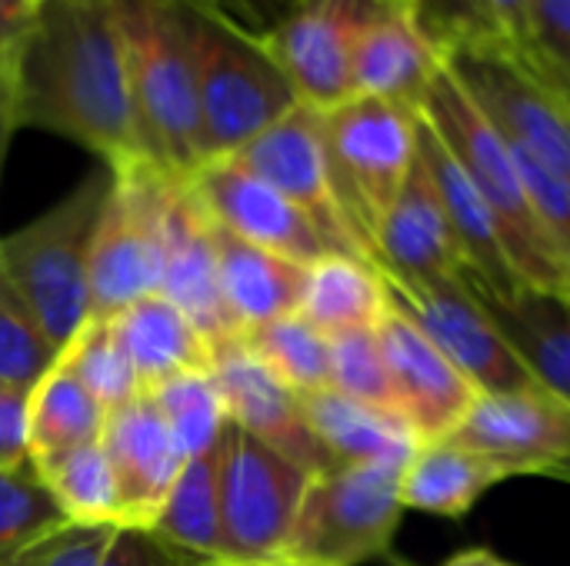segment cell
<instances>
[{
    "label": "cell",
    "instance_id": "cell-1",
    "mask_svg": "<svg viewBox=\"0 0 570 566\" xmlns=\"http://www.w3.org/2000/svg\"><path fill=\"white\" fill-rule=\"evenodd\" d=\"M3 97L17 130L57 133L110 170L147 163L114 0H33Z\"/></svg>",
    "mask_w": 570,
    "mask_h": 566
},
{
    "label": "cell",
    "instance_id": "cell-2",
    "mask_svg": "<svg viewBox=\"0 0 570 566\" xmlns=\"http://www.w3.org/2000/svg\"><path fill=\"white\" fill-rule=\"evenodd\" d=\"M134 117L150 167L187 180L204 167L197 27L190 0H114Z\"/></svg>",
    "mask_w": 570,
    "mask_h": 566
},
{
    "label": "cell",
    "instance_id": "cell-3",
    "mask_svg": "<svg viewBox=\"0 0 570 566\" xmlns=\"http://www.w3.org/2000/svg\"><path fill=\"white\" fill-rule=\"evenodd\" d=\"M417 113L491 203L521 284L534 290H570V264L534 217L511 143L448 70V63L431 80Z\"/></svg>",
    "mask_w": 570,
    "mask_h": 566
},
{
    "label": "cell",
    "instance_id": "cell-4",
    "mask_svg": "<svg viewBox=\"0 0 570 566\" xmlns=\"http://www.w3.org/2000/svg\"><path fill=\"white\" fill-rule=\"evenodd\" d=\"M114 173L97 163L63 200L0 237V267L57 354L90 320V254Z\"/></svg>",
    "mask_w": 570,
    "mask_h": 566
},
{
    "label": "cell",
    "instance_id": "cell-5",
    "mask_svg": "<svg viewBox=\"0 0 570 566\" xmlns=\"http://www.w3.org/2000/svg\"><path fill=\"white\" fill-rule=\"evenodd\" d=\"M441 53L511 147L570 180V97L524 43L471 30L451 37Z\"/></svg>",
    "mask_w": 570,
    "mask_h": 566
},
{
    "label": "cell",
    "instance_id": "cell-6",
    "mask_svg": "<svg viewBox=\"0 0 570 566\" xmlns=\"http://www.w3.org/2000/svg\"><path fill=\"white\" fill-rule=\"evenodd\" d=\"M190 7L197 27L204 163L230 160L267 127L301 107V97L264 37L207 7Z\"/></svg>",
    "mask_w": 570,
    "mask_h": 566
},
{
    "label": "cell",
    "instance_id": "cell-7",
    "mask_svg": "<svg viewBox=\"0 0 570 566\" xmlns=\"http://www.w3.org/2000/svg\"><path fill=\"white\" fill-rule=\"evenodd\" d=\"M321 123L337 200L364 257L374 264L381 220L417 160V110L354 93L321 110Z\"/></svg>",
    "mask_w": 570,
    "mask_h": 566
},
{
    "label": "cell",
    "instance_id": "cell-8",
    "mask_svg": "<svg viewBox=\"0 0 570 566\" xmlns=\"http://www.w3.org/2000/svg\"><path fill=\"white\" fill-rule=\"evenodd\" d=\"M404 467L337 464L317 474L297 510L287 566H357L391 550L404 504Z\"/></svg>",
    "mask_w": 570,
    "mask_h": 566
},
{
    "label": "cell",
    "instance_id": "cell-9",
    "mask_svg": "<svg viewBox=\"0 0 570 566\" xmlns=\"http://www.w3.org/2000/svg\"><path fill=\"white\" fill-rule=\"evenodd\" d=\"M311 480L314 474L261 444L237 424H227L220 460L224 564H284L287 540Z\"/></svg>",
    "mask_w": 570,
    "mask_h": 566
},
{
    "label": "cell",
    "instance_id": "cell-10",
    "mask_svg": "<svg viewBox=\"0 0 570 566\" xmlns=\"http://www.w3.org/2000/svg\"><path fill=\"white\" fill-rule=\"evenodd\" d=\"M110 173L114 183L90 254V320H107L157 294L167 200L177 183L150 163Z\"/></svg>",
    "mask_w": 570,
    "mask_h": 566
},
{
    "label": "cell",
    "instance_id": "cell-11",
    "mask_svg": "<svg viewBox=\"0 0 570 566\" xmlns=\"http://www.w3.org/2000/svg\"><path fill=\"white\" fill-rule=\"evenodd\" d=\"M387 304L404 314L481 394H511L538 387L504 334L458 277H394L381 274Z\"/></svg>",
    "mask_w": 570,
    "mask_h": 566
},
{
    "label": "cell",
    "instance_id": "cell-12",
    "mask_svg": "<svg viewBox=\"0 0 570 566\" xmlns=\"http://www.w3.org/2000/svg\"><path fill=\"white\" fill-rule=\"evenodd\" d=\"M230 160L250 170L254 177H261L264 183H271L277 193H284L324 234L334 254L367 260L334 190L321 110L307 103L294 107L287 117L267 127Z\"/></svg>",
    "mask_w": 570,
    "mask_h": 566
},
{
    "label": "cell",
    "instance_id": "cell-13",
    "mask_svg": "<svg viewBox=\"0 0 570 566\" xmlns=\"http://www.w3.org/2000/svg\"><path fill=\"white\" fill-rule=\"evenodd\" d=\"M381 3L387 0H301L264 37L301 103L331 110L354 97V43Z\"/></svg>",
    "mask_w": 570,
    "mask_h": 566
},
{
    "label": "cell",
    "instance_id": "cell-14",
    "mask_svg": "<svg viewBox=\"0 0 570 566\" xmlns=\"http://www.w3.org/2000/svg\"><path fill=\"white\" fill-rule=\"evenodd\" d=\"M210 377L220 387L230 424L314 477L337 467L307 420L304 394L281 380L240 337L210 350Z\"/></svg>",
    "mask_w": 570,
    "mask_h": 566
},
{
    "label": "cell",
    "instance_id": "cell-15",
    "mask_svg": "<svg viewBox=\"0 0 570 566\" xmlns=\"http://www.w3.org/2000/svg\"><path fill=\"white\" fill-rule=\"evenodd\" d=\"M448 440L491 457L511 477H561L570 467V404L544 387L481 394Z\"/></svg>",
    "mask_w": 570,
    "mask_h": 566
},
{
    "label": "cell",
    "instance_id": "cell-16",
    "mask_svg": "<svg viewBox=\"0 0 570 566\" xmlns=\"http://www.w3.org/2000/svg\"><path fill=\"white\" fill-rule=\"evenodd\" d=\"M184 183L214 224L247 244H257L307 267L334 254L324 234L284 193H277L271 183L234 160H210L197 167Z\"/></svg>",
    "mask_w": 570,
    "mask_h": 566
},
{
    "label": "cell",
    "instance_id": "cell-17",
    "mask_svg": "<svg viewBox=\"0 0 570 566\" xmlns=\"http://www.w3.org/2000/svg\"><path fill=\"white\" fill-rule=\"evenodd\" d=\"M377 340L397 414L417 434L421 447L448 440L481 390L394 307H387L384 320L377 324Z\"/></svg>",
    "mask_w": 570,
    "mask_h": 566
},
{
    "label": "cell",
    "instance_id": "cell-18",
    "mask_svg": "<svg viewBox=\"0 0 570 566\" xmlns=\"http://www.w3.org/2000/svg\"><path fill=\"white\" fill-rule=\"evenodd\" d=\"M157 294L170 300L197 327V334L207 340L210 350L240 337V327L220 287L210 217L204 214V207L197 203V197L184 180L170 187V200H167Z\"/></svg>",
    "mask_w": 570,
    "mask_h": 566
},
{
    "label": "cell",
    "instance_id": "cell-19",
    "mask_svg": "<svg viewBox=\"0 0 570 566\" xmlns=\"http://www.w3.org/2000/svg\"><path fill=\"white\" fill-rule=\"evenodd\" d=\"M444 53L417 13V0H387L354 43L351 87L361 97L394 100L417 110Z\"/></svg>",
    "mask_w": 570,
    "mask_h": 566
},
{
    "label": "cell",
    "instance_id": "cell-20",
    "mask_svg": "<svg viewBox=\"0 0 570 566\" xmlns=\"http://www.w3.org/2000/svg\"><path fill=\"white\" fill-rule=\"evenodd\" d=\"M100 444L124 497V524L150 527L187 460L147 390L107 410Z\"/></svg>",
    "mask_w": 570,
    "mask_h": 566
},
{
    "label": "cell",
    "instance_id": "cell-21",
    "mask_svg": "<svg viewBox=\"0 0 570 566\" xmlns=\"http://www.w3.org/2000/svg\"><path fill=\"white\" fill-rule=\"evenodd\" d=\"M417 157L448 210V220L454 227V237L464 250L468 274L494 297H514L524 284L511 264L504 230L484 200V193L471 183V177L461 170V163L451 157V150L441 143V137L428 127V120L417 113Z\"/></svg>",
    "mask_w": 570,
    "mask_h": 566
},
{
    "label": "cell",
    "instance_id": "cell-22",
    "mask_svg": "<svg viewBox=\"0 0 570 566\" xmlns=\"http://www.w3.org/2000/svg\"><path fill=\"white\" fill-rule=\"evenodd\" d=\"M374 267L381 274L428 280V277H458L468 260L448 220V210L421 163L414 160L411 177L404 180L397 200L381 220L374 240Z\"/></svg>",
    "mask_w": 570,
    "mask_h": 566
},
{
    "label": "cell",
    "instance_id": "cell-23",
    "mask_svg": "<svg viewBox=\"0 0 570 566\" xmlns=\"http://www.w3.org/2000/svg\"><path fill=\"white\" fill-rule=\"evenodd\" d=\"M458 280L474 294L538 387L570 404V290L521 287L514 297H494L468 270Z\"/></svg>",
    "mask_w": 570,
    "mask_h": 566
},
{
    "label": "cell",
    "instance_id": "cell-24",
    "mask_svg": "<svg viewBox=\"0 0 570 566\" xmlns=\"http://www.w3.org/2000/svg\"><path fill=\"white\" fill-rule=\"evenodd\" d=\"M210 234H214L224 300H227L240 334L301 310L307 264H297V260L264 250L257 244H247L214 220H210Z\"/></svg>",
    "mask_w": 570,
    "mask_h": 566
},
{
    "label": "cell",
    "instance_id": "cell-25",
    "mask_svg": "<svg viewBox=\"0 0 570 566\" xmlns=\"http://www.w3.org/2000/svg\"><path fill=\"white\" fill-rule=\"evenodd\" d=\"M304 410L334 464L407 467L411 457L421 450L417 434L397 410L354 400L334 387L304 394Z\"/></svg>",
    "mask_w": 570,
    "mask_h": 566
},
{
    "label": "cell",
    "instance_id": "cell-26",
    "mask_svg": "<svg viewBox=\"0 0 570 566\" xmlns=\"http://www.w3.org/2000/svg\"><path fill=\"white\" fill-rule=\"evenodd\" d=\"M140 387L150 390L184 370H207L210 347L197 327L160 294H147L107 317Z\"/></svg>",
    "mask_w": 570,
    "mask_h": 566
},
{
    "label": "cell",
    "instance_id": "cell-27",
    "mask_svg": "<svg viewBox=\"0 0 570 566\" xmlns=\"http://www.w3.org/2000/svg\"><path fill=\"white\" fill-rule=\"evenodd\" d=\"M511 480V470L484 454H474L454 440L424 444L401 477L404 510H417L441 520H464L478 500L498 484Z\"/></svg>",
    "mask_w": 570,
    "mask_h": 566
},
{
    "label": "cell",
    "instance_id": "cell-28",
    "mask_svg": "<svg viewBox=\"0 0 570 566\" xmlns=\"http://www.w3.org/2000/svg\"><path fill=\"white\" fill-rule=\"evenodd\" d=\"M387 287L371 260L327 254L307 267L301 317L321 334L337 337L351 330H377L387 314Z\"/></svg>",
    "mask_w": 570,
    "mask_h": 566
},
{
    "label": "cell",
    "instance_id": "cell-29",
    "mask_svg": "<svg viewBox=\"0 0 570 566\" xmlns=\"http://www.w3.org/2000/svg\"><path fill=\"white\" fill-rule=\"evenodd\" d=\"M220 460H224V437L214 450L190 457L180 467L160 514L150 524V530L157 537H164L167 544H174L194 557L214 560V564H224Z\"/></svg>",
    "mask_w": 570,
    "mask_h": 566
},
{
    "label": "cell",
    "instance_id": "cell-30",
    "mask_svg": "<svg viewBox=\"0 0 570 566\" xmlns=\"http://www.w3.org/2000/svg\"><path fill=\"white\" fill-rule=\"evenodd\" d=\"M40 480L77 527H124V497L100 440L33 457Z\"/></svg>",
    "mask_w": 570,
    "mask_h": 566
},
{
    "label": "cell",
    "instance_id": "cell-31",
    "mask_svg": "<svg viewBox=\"0 0 570 566\" xmlns=\"http://www.w3.org/2000/svg\"><path fill=\"white\" fill-rule=\"evenodd\" d=\"M107 410L57 357L50 374L30 390V457L94 444L104 434Z\"/></svg>",
    "mask_w": 570,
    "mask_h": 566
},
{
    "label": "cell",
    "instance_id": "cell-32",
    "mask_svg": "<svg viewBox=\"0 0 570 566\" xmlns=\"http://www.w3.org/2000/svg\"><path fill=\"white\" fill-rule=\"evenodd\" d=\"M147 394L157 404V410L164 414L184 460L200 457L220 444L230 417H227V404L220 397V387L210 377V367L207 370H184V374L150 387Z\"/></svg>",
    "mask_w": 570,
    "mask_h": 566
},
{
    "label": "cell",
    "instance_id": "cell-33",
    "mask_svg": "<svg viewBox=\"0 0 570 566\" xmlns=\"http://www.w3.org/2000/svg\"><path fill=\"white\" fill-rule=\"evenodd\" d=\"M63 527H70V520L40 480L33 457L0 470V566L23 557Z\"/></svg>",
    "mask_w": 570,
    "mask_h": 566
},
{
    "label": "cell",
    "instance_id": "cell-34",
    "mask_svg": "<svg viewBox=\"0 0 570 566\" xmlns=\"http://www.w3.org/2000/svg\"><path fill=\"white\" fill-rule=\"evenodd\" d=\"M240 340L297 394L331 387V337L301 314L250 327L240 334Z\"/></svg>",
    "mask_w": 570,
    "mask_h": 566
},
{
    "label": "cell",
    "instance_id": "cell-35",
    "mask_svg": "<svg viewBox=\"0 0 570 566\" xmlns=\"http://www.w3.org/2000/svg\"><path fill=\"white\" fill-rule=\"evenodd\" d=\"M60 360L94 394V400L104 410H114L134 400L137 394H144L110 320H87L80 334L67 344Z\"/></svg>",
    "mask_w": 570,
    "mask_h": 566
},
{
    "label": "cell",
    "instance_id": "cell-36",
    "mask_svg": "<svg viewBox=\"0 0 570 566\" xmlns=\"http://www.w3.org/2000/svg\"><path fill=\"white\" fill-rule=\"evenodd\" d=\"M57 357V347L0 267V387L33 390Z\"/></svg>",
    "mask_w": 570,
    "mask_h": 566
},
{
    "label": "cell",
    "instance_id": "cell-37",
    "mask_svg": "<svg viewBox=\"0 0 570 566\" xmlns=\"http://www.w3.org/2000/svg\"><path fill=\"white\" fill-rule=\"evenodd\" d=\"M331 387L354 400L397 410L377 330H351L331 337Z\"/></svg>",
    "mask_w": 570,
    "mask_h": 566
},
{
    "label": "cell",
    "instance_id": "cell-38",
    "mask_svg": "<svg viewBox=\"0 0 570 566\" xmlns=\"http://www.w3.org/2000/svg\"><path fill=\"white\" fill-rule=\"evenodd\" d=\"M511 150H514V160H518V170H521V180H524V190H528L538 224L544 227L551 244L570 264V180L554 173L551 167H544L541 160H534L531 153H524L518 147H511Z\"/></svg>",
    "mask_w": 570,
    "mask_h": 566
},
{
    "label": "cell",
    "instance_id": "cell-39",
    "mask_svg": "<svg viewBox=\"0 0 570 566\" xmlns=\"http://www.w3.org/2000/svg\"><path fill=\"white\" fill-rule=\"evenodd\" d=\"M524 47L531 57L570 90V0H534Z\"/></svg>",
    "mask_w": 570,
    "mask_h": 566
},
{
    "label": "cell",
    "instance_id": "cell-40",
    "mask_svg": "<svg viewBox=\"0 0 570 566\" xmlns=\"http://www.w3.org/2000/svg\"><path fill=\"white\" fill-rule=\"evenodd\" d=\"M100 566H214V560L194 557V554L167 544L150 527L124 524L114 530V537L100 557Z\"/></svg>",
    "mask_w": 570,
    "mask_h": 566
},
{
    "label": "cell",
    "instance_id": "cell-41",
    "mask_svg": "<svg viewBox=\"0 0 570 566\" xmlns=\"http://www.w3.org/2000/svg\"><path fill=\"white\" fill-rule=\"evenodd\" d=\"M117 527H63L30 550L27 566H100Z\"/></svg>",
    "mask_w": 570,
    "mask_h": 566
},
{
    "label": "cell",
    "instance_id": "cell-42",
    "mask_svg": "<svg viewBox=\"0 0 570 566\" xmlns=\"http://www.w3.org/2000/svg\"><path fill=\"white\" fill-rule=\"evenodd\" d=\"M30 460V390L0 387V470Z\"/></svg>",
    "mask_w": 570,
    "mask_h": 566
},
{
    "label": "cell",
    "instance_id": "cell-43",
    "mask_svg": "<svg viewBox=\"0 0 570 566\" xmlns=\"http://www.w3.org/2000/svg\"><path fill=\"white\" fill-rule=\"evenodd\" d=\"M190 3L227 17L237 27L257 33V37H267L301 0H190Z\"/></svg>",
    "mask_w": 570,
    "mask_h": 566
},
{
    "label": "cell",
    "instance_id": "cell-44",
    "mask_svg": "<svg viewBox=\"0 0 570 566\" xmlns=\"http://www.w3.org/2000/svg\"><path fill=\"white\" fill-rule=\"evenodd\" d=\"M531 3L534 0H474L478 13L484 17V23L518 43H524L528 33V17H531Z\"/></svg>",
    "mask_w": 570,
    "mask_h": 566
},
{
    "label": "cell",
    "instance_id": "cell-45",
    "mask_svg": "<svg viewBox=\"0 0 570 566\" xmlns=\"http://www.w3.org/2000/svg\"><path fill=\"white\" fill-rule=\"evenodd\" d=\"M33 0H0V80L10 67V57L27 30Z\"/></svg>",
    "mask_w": 570,
    "mask_h": 566
},
{
    "label": "cell",
    "instance_id": "cell-46",
    "mask_svg": "<svg viewBox=\"0 0 570 566\" xmlns=\"http://www.w3.org/2000/svg\"><path fill=\"white\" fill-rule=\"evenodd\" d=\"M441 566H518L504 557H498L494 550H484V547H474V550H461L454 557H448Z\"/></svg>",
    "mask_w": 570,
    "mask_h": 566
},
{
    "label": "cell",
    "instance_id": "cell-47",
    "mask_svg": "<svg viewBox=\"0 0 570 566\" xmlns=\"http://www.w3.org/2000/svg\"><path fill=\"white\" fill-rule=\"evenodd\" d=\"M13 133H17V127L10 120V107H7V97H3V80H0V180H3V163H7V150H10Z\"/></svg>",
    "mask_w": 570,
    "mask_h": 566
},
{
    "label": "cell",
    "instance_id": "cell-48",
    "mask_svg": "<svg viewBox=\"0 0 570 566\" xmlns=\"http://www.w3.org/2000/svg\"><path fill=\"white\" fill-rule=\"evenodd\" d=\"M27 560H30V550H27L23 557H17V560H10V564H3V566H27Z\"/></svg>",
    "mask_w": 570,
    "mask_h": 566
},
{
    "label": "cell",
    "instance_id": "cell-49",
    "mask_svg": "<svg viewBox=\"0 0 570 566\" xmlns=\"http://www.w3.org/2000/svg\"><path fill=\"white\" fill-rule=\"evenodd\" d=\"M214 566H247V564H214ZM277 566H284V564H277Z\"/></svg>",
    "mask_w": 570,
    "mask_h": 566
},
{
    "label": "cell",
    "instance_id": "cell-50",
    "mask_svg": "<svg viewBox=\"0 0 570 566\" xmlns=\"http://www.w3.org/2000/svg\"><path fill=\"white\" fill-rule=\"evenodd\" d=\"M561 87H564V83H561ZM564 93H568V97H570V90H568V87H564Z\"/></svg>",
    "mask_w": 570,
    "mask_h": 566
}]
</instances>
